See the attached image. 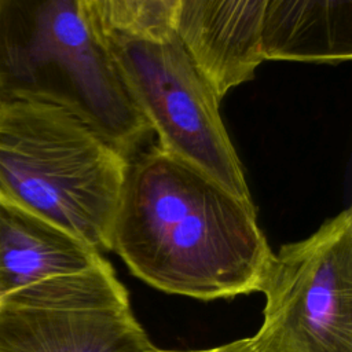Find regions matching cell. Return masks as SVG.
<instances>
[{
	"mask_svg": "<svg viewBox=\"0 0 352 352\" xmlns=\"http://www.w3.org/2000/svg\"><path fill=\"white\" fill-rule=\"evenodd\" d=\"M110 243L136 278L202 301L260 292L274 254L253 202L157 144L129 158Z\"/></svg>",
	"mask_w": 352,
	"mask_h": 352,
	"instance_id": "cell-1",
	"label": "cell"
},
{
	"mask_svg": "<svg viewBox=\"0 0 352 352\" xmlns=\"http://www.w3.org/2000/svg\"><path fill=\"white\" fill-rule=\"evenodd\" d=\"M126 96L162 150L253 202L210 85L173 28L176 0H78Z\"/></svg>",
	"mask_w": 352,
	"mask_h": 352,
	"instance_id": "cell-2",
	"label": "cell"
},
{
	"mask_svg": "<svg viewBox=\"0 0 352 352\" xmlns=\"http://www.w3.org/2000/svg\"><path fill=\"white\" fill-rule=\"evenodd\" d=\"M129 158L44 95L0 94V197L52 221L98 252L111 228Z\"/></svg>",
	"mask_w": 352,
	"mask_h": 352,
	"instance_id": "cell-3",
	"label": "cell"
},
{
	"mask_svg": "<svg viewBox=\"0 0 352 352\" xmlns=\"http://www.w3.org/2000/svg\"><path fill=\"white\" fill-rule=\"evenodd\" d=\"M16 91L66 106L128 158L153 133L94 38L78 0L0 3V92Z\"/></svg>",
	"mask_w": 352,
	"mask_h": 352,
	"instance_id": "cell-4",
	"label": "cell"
},
{
	"mask_svg": "<svg viewBox=\"0 0 352 352\" xmlns=\"http://www.w3.org/2000/svg\"><path fill=\"white\" fill-rule=\"evenodd\" d=\"M252 352H352V209L272 254Z\"/></svg>",
	"mask_w": 352,
	"mask_h": 352,
	"instance_id": "cell-5",
	"label": "cell"
},
{
	"mask_svg": "<svg viewBox=\"0 0 352 352\" xmlns=\"http://www.w3.org/2000/svg\"><path fill=\"white\" fill-rule=\"evenodd\" d=\"M114 268L0 298V352H153Z\"/></svg>",
	"mask_w": 352,
	"mask_h": 352,
	"instance_id": "cell-6",
	"label": "cell"
},
{
	"mask_svg": "<svg viewBox=\"0 0 352 352\" xmlns=\"http://www.w3.org/2000/svg\"><path fill=\"white\" fill-rule=\"evenodd\" d=\"M264 7L265 0H176L175 32L220 100L265 60Z\"/></svg>",
	"mask_w": 352,
	"mask_h": 352,
	"instance_id": "cell-7",
	"label": "cell"
},
{
	"mask_svg": "<svg viewBox=\"0 0 352 352\" xmlns=\"http://www.w3.org/2000/svg\"><path fill=\"white\" fill-rule=\"evenodd\" d=\"M111 268L91 245L33 210L0 197V298L36 283Z\"/></svg>",
	"mask_w": 352,
	"mask_h": 352,
	"instance_id": "cell-8",
	"label": "cell"
},
{
	"mask_svg": "<svg viewBox=\"0 0 352 352\" xmlns=\"http://www.w3.org/2000/svg\"><path fill=\"white\" fill-rule=\"evenodd\" d=\"M261 43L264 59L268 60H349L352 1L265 0Z\"/></svg>",
	"mask_w": 352,
	"mask_h": 352,
	"instance_id": "cell-9",
	"label": "cell"
},
{
	"mask_svg": "<svg viewBox=\"0 0 352 352\" xmlns=\"http://www.w3.org/2000/svg\"><path fill=\"white\" fill-rule=\"evenodd\" d=\"M153 352H252V344L250 338H239L232 342H227L223 345H217L213 348H206V349H195V351H168V349H161L155 348Z\"/></svg>",
	"mask_w": 352,
	"mask_h": 352,
	"instance_id": "cell-10",
	"label": "cell"
}]
</instances>
